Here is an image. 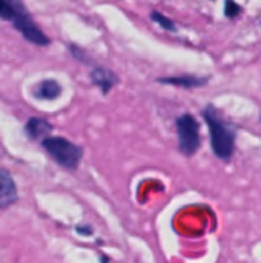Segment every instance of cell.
I'll list each match as a JSON object with an SVG mask.
<instances>
[{"instance_id": "6da1fadb", "label": "cell", "mask_w": 261, "mask_h": 263, "mask_svg": "<svg viewBox=\"0 0 261 263\" xmlns=\"http://www.w3.org/2000/svg\"><path fill=\"white\" fill-rule=\"evenodd\" d=\"M203 119L208 123L209 134H211V146L214 154L229 162L232 159L234 149H235V129L231 123H228L218 109L212 105H208L203 109Z\"/></svg>"}, {"instance_id": "7a4b0ae2", "label": "cell", "mask_w": 261, "mask_h": 263, "mask_svg": "<svg viewBox=\"0 0 261 263\" xmlns=\"http://www.w3.org/2000/svg\"><path fill=\"white\" fill-rule=\"evenodd\" d=\"M0 18L12 22V26L23 35V39L34 45L48 46L51 43V40L34 23V20L28 14V9L23 6V3L17 0H12V2L0 0Z\"/></svg>"}, {"instance_id": "3957f363", "label": "cell", "mask_w": 261, "mask_h": 263, "mask_svg": "<svg viewBox=\"0 0 261 263\" xmlns=\"http://www.w3.org/2000/svg\"><path fill=\"white\" fill-rule=\"evenodd\" d=\"M42 146L62 168L68 171H75L78 168L82 156H83V149L78 145L63 137L49 136L42 140Z\"/></svg>"}, {"instance_id": "277c9868", "label": "cell", "mask_w": 261, "mask_h": 263, "mask_svg": "<svg viewBox=\"0 0 261 263\" xmlns=\"http://www.w3.org/2000/svg\"><path fill=\"white\" fill-rule=\"evenodd\" d=\"M177 133H178V146L180 151L191 157L194 156L202 145L200 139V123L192 114H182L177 119Z\"/></svg>"}, {"instance_id": "5b68a950", "label": "cell", "mask_w": 261, "mask_h": 263, "mask_svg": "<svg viewBox=\"0 0 261 263\" xmlns=\"http://www.w3.org/2000/svg\"><path fill=\"white\" fill-rule=\"evenodd\" d=\"M18 199L17 186L6 170H0V210L14 205Z\"/></svg>"}, {"instance_id": "8992f818", "label": "cell", "mask_w": 261, "mask_h": 263, "mask_svg": "<svg viewBox=\"0 0 261 263\" xmlns=\"http://www.w3.org/2000/svg\"><path fill=\"white\" fill-rule=\"evenodd\" d=\"M91 80L94 85H97L100 88V91L103 94H108L118 83L117 74L108 68H103V66H97L91 71Z\"/></svg>"}, {"instance_id": "52a82bcc", "label": "cell", "mask_w": 261, "mask_h": 263, "mask_svg": "<svg viewBox=\"0 0 261 263\" xmlns=\"http://www.w3.org/2000/svg\"><path fill=\"white\" fill-rule=\"evenodd\" d=\"M52 129H54L52 125L49 122H46L45 119H40V117H31L25 123V133L32 140H38V139H43V137L45 139L49 137L48 134H51Z\"/></svg>"}, {"instance_id": "ba28073f", "label": "cell", "mask_w": 261, "mask_h": 263, "mask_svg": "<svg viewBox=\"0 0 261 263\" xmlns=\"http://www.w3.org/2000/svg\"><path fill=\"white\" fill-rule=\"evenodd\" d=\"M62 94V86L57 80L54 79H46V80H42L35 89H34V96L37 99H42V100H54L57 99L58 96Z\"/></svg>"}, {"instance_id": "9c48e42d", "label": "cell", "mask_w": 261, "mask_h": 263, "mask_svg": "<svg viewBox=\"0 0 261 263\" xmlns=\"http://www.w3.org/2000/svg\"><path fill=\"white\" fill-rule=\"evenodd\" d=\"M208 77H197V76H180V77H163L158 79V82L162 83H169V85H175V86H182V88H200L203 85L208 83Z\"/></svg>"}, {"instance_id": "30bf717a", "label": "cell", "mask_w": 261, "mask_h": 263, "mask_svg": "<svg viewBox=\"0 0 261 263\" xmlns=\"http://www.w3.org/2000/svg\"><path fill=\"white\" fill-rule=\"evenodd\" d=\"M151 18H152L154 22H157V23H158L163 29H166V31H172V32L177 31L175 23H174L171 18H168L166 15H163L162 12H158V11H154V12L151 14Z\"/></svg>"}, {"instance_id": "8fae6325", "label": "cell", "mask_w": 261, "mask_h": 263, "mask_svg": "<svg viewBox=\"0 0 261 263\" xmlns=\"http://www.w3.org/2000/svg\"><path fill=\"white\" fill-rule=\"evenodd\" d=\"M242 12V6L235 2H226L225 3V15L229 18H235L237 15H240Z\"/></svg>"}, {"instance_id": "7c38bea8", "label": "cell", "mask_w": 261, "mask_h": 263, "mask_svg": "<svg viewBox=\"0 0 261 263\" xmlns=\"http://www.w3.org/2000/svg\"><path fill=\"white\" fill-rule=\"evenodd\" d=\"M69 51H71V54H72L74 57H77L78 60H82V62H85V60H86V59H85L83 51H82L78 46H75V45H69Z\"/></svg>"}, {"instance_id": "4fadbf2b", "label": "cell", "mask_w": 261, "mask_h": 263, "mask_svg": "<svg viewBox=\"0 0 261 263\" xmlns=\"http://www.w3.org/2000/svg\"><path fill=\"white\" fill-rule=\"evenodd\" d=\"M75 231L78 233V234H82V236H92V228L91 227H77L75 228Z\"/></svg>"}]
</instances>
